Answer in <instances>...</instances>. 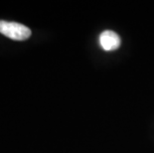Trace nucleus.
<instances>
[{
	"label": "nucleus",
	"mask_w": 154,
	"mask_h": 153,
	"mask_svg": "<svg viewBox=\"0 0 154 153\" xmlns=\"http://www.w3.org/2000/svg\"><path fill=\"white\" fill-rule=\"evenodd\" d=\"M0 33L15 41H24L31 36V30L16 22L0 20Z\"/></svg>",
	"instance_id": "nucleus-1"
},
{
	"label": "nucleus",
	"mask_w": 154,
	"mask_h": 153,
	"mask_svg": "<svg viewBox=\"0 0 154 153\" xmlns=\"http://www.w3.org/2000/svg\"><path fill=\"white\" fill-rule=\"evenodd\" d=\"M100 47L104 51H114L120 46V38L113 31H104L100 36Z\"/></svg>",
	"instance_id": "nucleus-2"
}]
</instances>
